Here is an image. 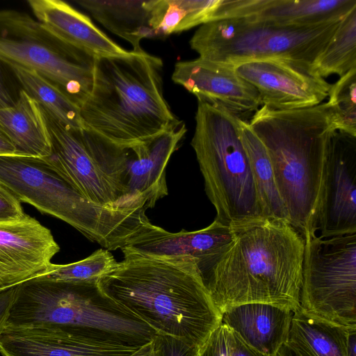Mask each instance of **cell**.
<instances>
[{"label": "cell", "instance_id": "29", "mask_svg": "<svg viewBox=\"0 0 356 356\" xmlns=\"http://www.w3.org/2000/svg\"><path fill=\"white\" fill-rule=\"evenodd\" d=\"M118 264L113 254L106 249H99L88 257L67 264H51L48 269L36 277L47 280L74 282L97 283L104 275Z\"/></svg>", "mask_w": 356, "mask_h": 356}, {"label": "cell", "instance_id": "3", "mask_svg": "<svg viewBox=\"0 0 356 356\" xmlns=\"http://www.w3.org/2000/svg\"><path fill=\"white\" fill-rule=\"evenodd\" d=\"M162 67L143 49L96 58L92 88L79 108L83 126L129 148L180 124L164 97Z\"/></svg>", "mask_w": 356, "mask_h": 356}, {"label": "cell", "instance_id": "25", "mask_svg": "<svg viewBox=\"0 0 356 356\" xmlns=\"http://www.w3.org/2000/svg\"><path fill=\"white\" fill-rule=\"evenodd\" d=\"M239 131L248 157L262 217L282 219L289 222L264 145L252 131L248 121L240 120Z\"/></svg>", "mask_w": 356, "mask_h": 356}, {"label": "cell", "instance_id": "13", "mask_svg": "<svg viewBox=\"0 0 356 356\" xmlns=\"http://www.w3.org/2000/svg\"><path fill=\"white\" fill-rule=\"evenodd\" d=\"M234 67L257 90L261 105L275 111L318 105L328 97L331 86L311 67L286 60H251Z\"/></svg>", "mask_w": 356, "mask_h": 356}, {"label": "cell", "instance_id": "14", "mask_svg": "<svg viewBox=\"0 0 356 356\" xmlns=\"http://www.w3.org/2000/svg\"><path fill=\"white\" fill-rule=\"evenodd\" d=\"M172 81L197 100L223 108L248 121L261 106L257 90L235 72L234 65L201 58L175 63Z\"/></svg>", "mask_w": 356, "mask_h": 356}, {"label": "cell", "instance_id": "10", "mask_svg": "<svg viewBox=\"0 0 356 356\" xmlns=\"http://www.w3.org/2000/svg\"><path fill=\"white\" fill-rule=\"evenodd\" d=\"M95 60L53 35L29 15L0 10V62L37 72L79 108L92 88Z\"/></svg>", "mask_w": 356, "mask_h": 356}, {"label": "cell", "instance_id": "22", "mask_svg": "<svg viewBox=\"0 0 356 356\" xmlns=\"http://www.w3.org/2000/svg\"><path fill=\"white\" fill-rule=\"evenodd\" d=\"M0 126L13 143L17 155L46 158L51 152L44 111L24 90L15 103L0 108Z\"/></svg>", "mask_w": 356, "mask_h": 356}, {"label": "cell", "instance_id": "5", "mask_svg": "<svg viewBox=\"0 0 356 356\" xmlns=\"http://www.w3.org/2000/svg\"><path fill=\"white\" fill-rule=\"evenodd\" d=\"M0 184L20 202L67 222L108 250L122 249L151 224L145 207L120 209L90 202L47 157L1 155Z\"/></svg>", "mask_w": 356, "mask_h": 356}, {"label": "cell", "instance_id": "31", "mask_svg": "<svg viewBox=\"0 0 356 356\" xmlns=\"http://www.w3.org/2000/svg\"><path fill=\"white\" fill-rule=\"evenodd\" d=\"M231 329L221 323L197 348L195 356H230Z\"/></svg>", "mask_w": 356, "mask_h": 356}, {"label": "cell", "instance_id": "8", "mask_svg": "<svg viewBox=\"0 0 356 356\" xmlns=\"http://www.w3.org/2000/svg\"><path fill=\"white\" fill-rule=\"evenodd\" d=\"M341 19L286 26L248 18L222 19L200 26L189 44L199 58L234 66L251 60L280 59L312 68Z\"/></svg>", "mask_w": 356, "mask_h": 356}, {"label": "cell", "instance_id": "20", "mask_svg": "<svg viewBox=\"0 0 356 356\" xmlns=\"http://www.w3.org/2000/svg\"><path fill=\"white\" fill-rule=\"evenodd\" d=\"M35 19L61 41L95 57L122 56L129 51L99 29L90 19L65 1L29 0Z\"/></svg>", "mask_w": 356, "mask_h": 356}, {"label": "cell", "instance_id": "38", "mask_svg": "<svg viewBox=\"0 0 356 356\" xmlns=\"http://www.w3.org/2000/svg\"><path fill=\"white\" fill-rule=\"evenodd\" d=\"M347 356H356V328L352 329L349 334Z\"/></svg>", "mask_w": 356, "mask_h": 356}, {"label": "cell", "instance_id": "19", "mask_svg": "<svg viewBox=\"0 0 356 356\" xmlns=\"http://www.w3.org/2000/svg\"><path fill=\"white\" fill-rule=\"evenodd\" d=\"M187 129L184 123L128 148L127 188L131 198L146 209L168 195L165 168Z\"/></svg>", "mask_w": 356, "mask_h": 356}, {"label": "cell", "instance_id": "39", "mask_svg": "<svg viewBox=\"0 0 356 356\" xmlns=\"http://www.w3.org/2000/svg\"><path fill=\"white\" fill-rule=\"evenodd\" d=\"M152 340L140 346L129 356H154Z\"/></svg>", "mask_w": 356, "mask_h": 356}, {"label": "cell", "instance_id": "28", "mask_svg": "<svg viewBox=\"0 0 356 356\" xmlns=\"http://www.w3.org/2000/svg\"><path fill=\"white\" fill-rule=\"evenodd\" d=\"M353 68H356V7L342 17L312 65L313 72L323 79L341 76Z\"/></svg>", "mask_w": 356, "mask_h": 356}, {"label": "cell", "instance_id": "34", "mask_svg": "<svg viewBox=\"0 0 356 356\" xmlns=\"http://www.w3.org/2000/svg\"><path fill=\"white\" fill-rule=\"evenodd\" d=\"M15 290L16 286L0 290V335L7 326Z\"/></svg>", "mask_w": 356, "mask_h": 356}, {"label": "cell", "instance_id": "11", "mask_svg": "<svg viewBox=\"0 0 356 356\" xmlns=\"http://www.w3.org/2000/svg\"><path fill=\"white\" fill-rule=\"evenodd\" d=\"M300 308L320 319L356 328V233L305 238Z\"/></svg>", "mask_w": 356, "mask_h": 356}, {"label": "cell", "instance_id": "30", "mask_svg": "<svg viewBox=\"0 0 356 356\" xmlns=\"http://www.w3.org/2000/svg\"><path fill=\"white\" fill-rule=\"evenodd\" d=\"M328 97L334 131L356 136V68L331 85Z\"/></svg>", "mask_w": 356, "mask_h": 356}, {"label": "cell", "instance_id": "4", "mask_svg": "<svg viewBox=\"0 0 356 356\" xmlns=\"http://www.w3.org/2000/svg\"><path fill=\"white\" fill-rule=\"evenodd\" d=\"M329 105L275 111L261 106L248 121L264 145L289 223L304 239L316 234L329 142Z\"/></svg>", "mask_w": 356, "mask_h": 356}, {"label": "cell", "instance_id": "15", "mask_svg": "<svg viewBox=\"0 0 356 356\" xmlns=\"http://www.w3.org/2000/svg\"><path fill=\"white\" fill-rule=\"evenodd\" d=\"M59 250L50 229L29 215L0 222V290L44 273Z\"/></svg>", "mask_w": 356, "mask_h": 356}, {"label": "cell", "instance_id": "6", "mask_svg": "<svg viewBox=\"0 0 356 356\" xmlns=\"http://www.w3.org/2000/svg\"><path fill=\"white\" fill-rule=\"evenodd\" d=\"M42 325L136 347L151 341L156 334L107 297L97 283L34 277L16 286L6 327Z\"/></svg>", "mask_w": 356, "mask_h": 356}, {"label": "cell", "instance_id": "26", "mask_svg": "<svg viewBox=\"0 0 356 356\" xmlns=\"http://www.w3.org/2000/svg\"><path fill=\"white\" fill-rule=\"evenodd\" d=\"M221 0H147L149 25L157 37L212 22Z\"/></svg>", "mask_w": 356, "mask_h": 356}, {"label": "cell", "instance_id": "24", "mask_svg": "<svg viewBox=\"0 0 356 356\" xmlns=\"http://www.w3.org/2000/svg\"><path fill=\"white\" fill-rule=\"evenodd\" d=\"M352 329L355 328L320 319L299 308L293 313L286 343L300 356H347Z\"/></svg>", "mask_w": 356, "mask_h": 356}, {"label": "cell", "instance_id": "27", "mask_svg": "<svg viewBox=\"0 0 356 356\" xmlns=\"http://www.w3.org/2000/svg\"><path fill=\"white\" fill-rule=\"evenodd\" d=\"M23 89L52 118L61 124L83 127L79 107L58 86L37 72L19 67H10Z\"/></svg>", "mask_w": 356, "mask_h": 356}, {"label": "cell", "instance_id": "21", "mask_svg": "<svg viewBox=\"0 0 356 356\" xmlns=\"http://www.w3.org/2000/svg\"><path fill=\"white\" fill-rule=\"evenodd\" d=\"M293 313L273 305L245 303L225 310L222 314V323L252 348L274 356L288 341Z\"/></svg>", "mask_w": 356, "mask_h": 356}, {"label": "cell", "instance_id": "16", "mask_svg": "<svg viewBox=\"0 0 356 356\" xmlns=\"http://www.w3.org/2000/svg\"><path fill=\"white\" fill-rule=\"evenodd\" d=\"M139 348L55 325L6 327L0 335L1 356H129Z\"/></svg>", "mask_w": 356, "mask_h": 356}, {"label": "cell", "instance_id": "18", "mask_svg": "<svg viewBox=\"0 0 356 356\" xmlns=\"http://www.w3.org/2000/svg\"><path fill=\"white\" fill-rule=\"evenodd\" d=\"M355 7L356 0H221L213 21L248 18L306 26L339 20Z\"/></svg>", "mask_w": 356, "mask_h": 356}, {"label": "cell", "instance_id": "32", "mask_svg": "<svg viewBox=\"0 0 356 356\" xmlns=\"http://www.w3.org/2000/svg\"><path fill=\"white\" fill-rule=\"evenodd\" d=\"M154 356H195L197 348L182 340L156 334L152 339Z\"/></svg>", "mask_w": 356, "mask_h": 356}, {"label": "cell", "instance_id": "9", "mask_svg": "<svg viewBox=\"0 0 356 356\" xmlns=\"http://www.w3.org/2000/svg\"><path fill=\"white\" fill-rule=\"evenodd\" d=\"M44 113L51 146L47 158L76 191L106 207H145L134 202L127 188L128 148L87 127H65Z\"/></svg>", "mask_w": 356, "mask_h": 356}, {"label": "cell", "instance_id": "36", "mask_svg": "<svg viewBox=\"0 0 356 356\" xmlns=\"http://www.w3.org/2000/svg\"><path fill=\"white\" fill-rule=\"evenodd\" d=\"M17 99H15L6 82L3 72L0 67V108L13 106Z\"/></svg>", "mask_w": 356, "mask_h": 356}, {"label": "cell", "instance_id": "1", "mask_svg": "<svg viewBox=\"0 0 356 356\" xmlns=\"http://www.w3.org/2000/svg\"><path fill=\"white\" fill-rule=\"evenodd\" d=\"M121 250L124 259L97 282L103 293L156 334L200 347L222 323V314L195 265L183 257Z\"/></svg>", "mask_w": 356, "mask_h": 356}, {"label": "cell", "instance_id": "23", "mask_svg": "<svg viewBox=\"0 0 356 356\" xmlns=\"http://www.w3.org/2000/svg\"><path fill=\"white\" fill-rule=\"evenodd\" d=\"M92 17L111 32L140 51V41L156 35L149 25L147 1L76 0Z\"/></svg>", "mask_w": 356, "mask_h": 356}, {"label": "cell", "instance_id": "2", "mask_svg": "<svg viewBox=\"0 0 356 356\" xmlns=\"http://www.w3.org/2000/svg\"><path fill=\"white\" fill-rule=\"evenodd\" d=\"M233 239L203 280L222 314L235 305L300 308L305 239L288 221L261 218L231 227Z\"/></svg>", "mask_w": 356, "mask_h": 356}, {"label": "cell", "instance_id": "40", "mask_svg": "<svg viewBox=\"0 0 356 356\" xmlns=\"http://www.w3.org/2000/svg\"><path fill=\"white\" fill-rule=\"evenodd\" d=\"M274 356H300L287 343L283 344Z\"/></svg>", "mask_w": 356, "mask_h": 356}, {"label": "cell", "instance_id": "17", "mask_svg": "<svg viewBox=\"0 0 356 356\" xmlns=\"http://www.w3.org/2000/svg\"><path fill=\"white\" fill-rule=\"evenodd\" d=\"M232 239L231 227L216 219L205 228L177 233L152 224L121 250L159 257H186L195 265L203 282Z\"/></svg>", "mask_w": 356, "mask_h": 356}, {"label": "cell", "instance_id": "7", "mask_svg": "<svg viewBox=\"0 0 356 356\" xmlns=\"http://www.w3.org/2000/svg\"><path fill=\"white\" fill-rule=\"evenodd\" d=\"M191 140L216 220L234 227L261 218L254 179L239 131L241 119L197 100Z\"/></svg>", "mask_w": 356, "mask_h": 356}, {"label": "cell", "instance_id": "37", "mask_svg": "<svg viewBox=\"0 0 356 356\" xmlns=\"http://www.w3.org/2000/svg\"><path fill=\"white\" fill-rule=\"evenodd\" d=\"M17 154V151L0 126V156Z\"/></svg>", "mask_w": 356, "mask_h": 356}, {"label": "cell", "instance_id": "35", "mask_svg": "<svg viewBox=\"0 0 356 356\" xmlns=\"http://www.w3.org/2000/svg\"><path fill=\"white\" fill-rule=\"evenodd\" d=\"M230 356H269L263 354L245 343L241 338L231 330Z\"/></svg>", "mask_w": 356, "mask_h": 356}, {"label": "cell", "instance_id": "12", "mask_svg": "<svg viewBox=\"0 0 356 356\" xmlns=\"http://www.w3.org/2000/svg\"><path fill=\"white\" fill-rule=\"evenodd\" d=\"M316 229L323 238L356 233V136L337 131L331 136Z\"/></svg>", "mask_w": 356, "mask_h": 356}, {"label": "cell", "instance_id": "33", "mask_svg": "<svg viewBox=\"0 0 356 356\" xmlns=\"http://www.w3.org/2000/svg\"><path fill=\"white\" fill-rule=\"evenodd\" d=\"M25 215L20 202L0 184V222L19 220Z\"/></svg>", "mask_w": 356, "mask_h": 356}]
</instances>
